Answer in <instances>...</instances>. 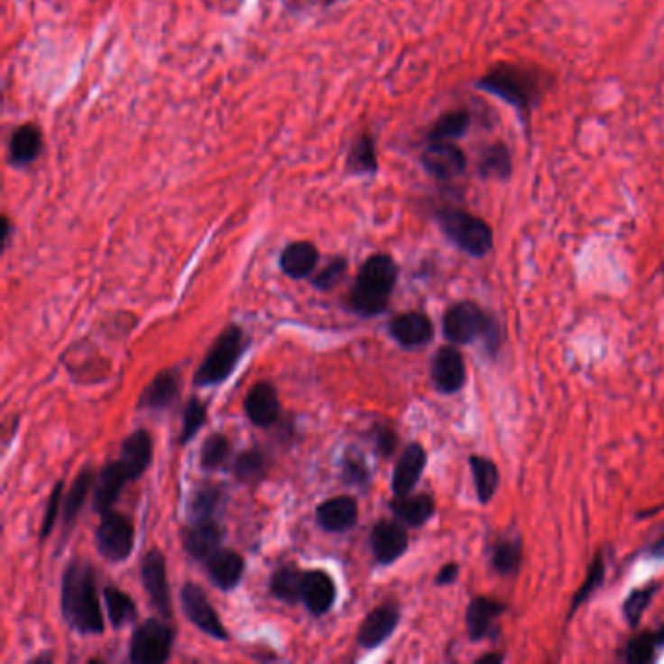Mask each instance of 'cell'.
I'll return each mask as SVG.
<instances>
[{"label": "cell", "instance_id": "43", "mask_svg": "<svg viewBox=\"0 0 664 664\" xmlns=\"http://www.w3.org/2000/svg\"><path fill=\"white\" fill-rule=\"evenodd\" d=\"M341 479L351 487H366L371 484V468L361 454L347 452L341 460Z\"/></svg>", "mask_w": 664, "mask_h": 664}, {"label": "cell", "instance_id": "5", "mask_svg": "<svg viewBox=\"0 0 664 664\" xmlns=\"http://www.w3.org/2000/svg\"><path fill=\"white\" fill-rule=\"evenodd\" d=\"M435 218L442 235L464 254L479 260L493 250V230L484 218L456 207L438 208Z\"/></svg>", "mask_w": 664, "mask_h": 664}, {"label": "cell", "instance_id": "50", "mask_svg": "<svg viewBox=\"0 0 664 664\" xmlns=\"http://www.w3.org/2000/svg\"><path fill=\"white\" fill-rule=\"evenodd\" d=\"M503 660H505V657H503L501 653H485L484 657H479L475 662L477 664H501Z\"/></svg>", "mask_w": 664, "mask_h": 664}, {"label": "cell", "instance_id": "3", "mask_svg": "<svg viewBox=\"0 0 664 664\" xmlns=\"http://www.w3.org/2000/svg\"><path fill=\"white\" fill-rule=\"evenodd\" d=\"M398 282V265L388 254H374L363 263L349 292V309L363 318L386 312L393 287Z\"/></svg>", "mask_w": 664, "mask_h": 664}, {"label": "cell", "instance_id": "27", "mask_svg": "<svg viewBox=\"0 0 664 664\" xmlns=\"http://www.w3.org/2000/svg\"><path fill=\"white\" fill-rule=\"evenodd\" d=\"M522 536L507 532L491 546V567L501 576H516L522 567Z\"/></svg>", "mask_w": 664, "mask_h": 664}, {"label": "cell", "instance_id": "32", "mask_svg": "<svg viewBox=\"0 0 664 664\" xmlns=\"http://www.w3.org/2000/svg\"><path fill=\"white\" fill-rule=\"evenodd\" d=\"M302 585L304 573L297 565H282L273 573L269 590L277 600L287 602V604H297L299 600H302Z\"/></svg>", "mask_w": 664, "mask_h": 664}, {"label": "cell", "instance_id": "14", "mask_svg": "<svg viewBox=\"0 0 664 664\" xmlns=\"http://www.w3.org/2000/svg\"><path fill=\"white\" fill-rule=\"evenodd\" d=\"M371 549L378 565L396 563L410 548V536L405 524L396 521H378L371 530Z\"/></svg>", "mask_w": 664, "mask_h": 664}, {"label": "cell", "instance_id": "9", "mask_svg": "<svg viewBox=\"0 0 664 664\" xmlns=\"http://www.w3.org/2000/svg\"><path fill=\"white\" fill-rule=\"evenodd\" d=\"M181 608L186 612L188 620L197 627V630L211 635L218 641H226L228 632L226 627L220 622L217 610L208 602L203 588L195 583H186L181 588Z\"/></svg>", "mask_w": 664, "mask_h": 664}, {"label": "cell", "instance_id": "16", "mask_svg": "<svg viewBox=\"0 0 664 664\" xmlns=\"http://www.w3.org/2000/svg\"><path fill=\"white\" fill-rule=\"evenodd\" d=\"M392 339L403 349H417L433 341L435 327L430 318L423 312H403L392 318L388 326Z\"/></svg>", "mask_w": 664, "mask_h": 664}, {"label": "cell", "instance_id": "13", "mask_svg": "<svg viewBox=\"0 0 664 664\" xmlns=\"http://www.w3.org/2000/svg\"><path fill=\"white\" fill-rule=\"evenodd\" d=\"M509 610L505 602L491 596H475L468 610H466V627H468L470 641H485V639L497 637L499 618Z\"/></svg>", "mask_w": 664, "mask_h": 664}, {"label": "cell", "instance_id": "30", "mask_svg": "<svg viewBox=\"0 0 664 664\" xmlns=\"http://www.w3.org/2000/svg\"><path fill=\"white\" fill-rule=\"evenodd\" d=\"M43 146L42 131L33 123L18 127L10 139V160L16 166H26L40 156Z\"/></svg>", "mask_w": 664, "mask_h": 664}, {"label": "cell", "instance_id": "46", "mask_svg": "<svg viewBox=\"0 0 664 664\" xmlns=\"http://www.w3.org/2000/svg\"><path fill=\"white\" fill-rule=\"evenodd\" d=\"M63 489H65V484L63 482H57V485L51 491V495H49L47 509H45L43 521H42V530H40V540H42V542H43V540H47L49 534L53 532V526H55V521H57L59 509H60V497H63Z\"/></svg>", "mask_w": 664, "mask_h": 664}, {"label": "cell", "instance_id": "8", "mask_svg": "<svg viewBox=\"0 0 664 664\" xmlns=\"http://www.w3.org/2000/svg\"><path fill=\"white\" fill-rule=\"evenodd\" d=\"M96 546L107 561H125L134 548V526L131 519L114 509L104 512L96 528Z\"/></svg>", "mask_w": 664, "mask_h": 664}, {"label": "cell", "instance_id": "4", "mask_svg": "<svg viewBox=\"0 0 664 664\" xmlns=\"http://www.w3.org/2000/svg\"><path fill=\"white\" fill-rule=\"evenodd\" d=\"M442 334L454 346L484 341L489 355H497L503 346V327L495 316L472 300H460L450 306L442 316Z\"/></svg>", "mask_w": 664, "mask_h": 664}, {"label": "cell", "instance_id": "22", "mask_svg": "<svg viewBox=\"0 0 664 664\" xmlns=\"http://www.w3.org/2000/svg\"><path fill=\"white\" fill-rule=\"evenodd\" d=\"M127 482L131 479L119 460L106 464L94 482V511L100 514L112 511Z\"/></svg>", "mask_w": 664, "mask_h": 664}, {"label": "cell", "instance_id": "23", "mask_svg": "<svg viewBox=\"0 0 664 664\" xmlns=\"http://www.w3.org/2000/svg\"><path fill=\"white\" fill-rule=\"evenodd\" d=\"M316 519L327 532H347L359 521V507H356V501L353 497H334L319 503L316 509Z\"/></svg>", "mask_w": 664, "mask_h": 664}, {"label": "cell", "instance_id": "20", "mask_svg": "<svg viewBox=\"0 0 664 664\" xmlns=\"http://www.w3.org/2000/svg\"><path fill=\"white\" fill-rule=\"evenodd\" d=\"M337 598V588L331 576L322 571H306L304 573V585H302V602L306 610L312 616L319 618L334 608V602Z\"/></svg>", "mask_w": 664, "mask_h": 664}, {"label": "cell", "instance_id": "21", "mask_svg": "<svg viewBox=\"0 0 664 664\" xmlns=\"http://www.w3.org/2000/svg\"><path fill=\"white\" fill-rule=\"evenodd\" d=\"M180 396V374L176 368L158 373L139 398V408L144 411H166Z\"/></svg>", "mask_w": 664, "mask_h": 664}, {"label": "cell", "instance_id": "12", "mask_svg": "<svg viewBox=\"0 0 664 664\" xmlns=\"http://www.w3.org/2000/svg\"><path fill=\"white\" fill-rule=\"evenodd\" d=\"M141 579L144 585L146 595H149L151 606L160 613V618H171V600L168 588V575H166V558L160 549H151L146 553L141 563Z\"/></svg>", "mask_w": 664, "mask_h": 664}, {"label": "cell", "instance_id": "35", "mask_svg": "<svg viewBox=\"0 0 664 664\" xmlns=\"http://www.w3.org/2000/svg\"><path fill=\"white\" fill-rule=\"evenodd\" d=\"M604 581H606V556L598 549L595 559L590 561V565H588L583 585L579 586V590H576V593L571 598V606H569V612H567V622L575 616L576 610H579L583 604H586V600L593 596L602 585H604Z\"/></svg>", "mask_w": 664, "mask_h": 664}, {"label": "cell", "instance_id": "24", "mask_svg": "<svg viewBox=\"0 0 664 664\" xmlns=\"http://www.w3.org/2000/svg\"><path fill=\"white\" fill-rule=\"evenodd\" d=\"M119 462L125 468L131 482L143 477L152 462V437L144 429H137L121 445Z\"/></svg>", "mask_w": 664, "mask_h": 664}, {"label": "cell", "instance_id": "36", "mask_svg": "<svg viewBox=\"0 0 664 664\" xmlns=\"http://www.w3.org/2000/svg\"><path fill=\"white\" fill-rule=\"evenodd\" d=\"M472 125V115L468 109H452L442 114L429 131V141H456L468 133Z\"/></svg>", "mask_w": 664, "mask_h": 664}, {"label": "cell", "instance_id": "51", "mask_svg": "<svg viewBox=\"0 0 664 664\" xmlns=\"http://www.w3.org/2000/svg\"><path fill=\"white\" fill-rule=\"evenodd\" d=\"M10 235H12V226L8 223V218H5V248H6L8 242H10Z\"/></svg>", "mask_w": 664, "mask_h": 664}, {"label": "cell", "instance_id": "42", "mask_svg": "<svg viewBox=\"0 0 664 664\" xmlns=\"http://www.w3.org/2000/svg\"><path fill=\"white\" fill-rule=\"evenodd\" d=\"M230 440L225 435H211L201 448V468L207 472H215L225 468V464L230 458Z\"/></svg>", "mask_w": 664, "mask_h": 664}, {"label": "cell", "instance_id": "10", "mask_svg": "<svg viewBox=\"0 0 664 664\" xmlns=\"http://www.w3.org/2000/svg\"><path fill=\"white\" fill-rule=\"evenodd\" d=\"M466 380L468 371L460 349L454 346L440 347L430 361V383L435 390L445 396H454L466 386Z\"/></svg>", "mask_w": 664, "mask_h": 664}, {"label": "cell", "instance_id": "38", "mask_svg": "<svg viewBox=\"0 0 664 664\" xmlns=\"http://www.w3.org/2000/svg\"><path fill=\"white\" fill-rule=\"evenodd\" d=\"M660 590V583H649L639 588H633L630 595L625 596L623 604H622V613L625 623L635 630V627L641 623L645 610L650 606V602L657 596V593Z\"/></svg>", "mask_w": 664, "mask_h": 664}, {"label": "cell", "instance_id": "31", "mask_svg": "<svg viewBox=\"0 0 664 664\" xmlns=\"http://www.w3.org/2000/svg\"><path fill=\"white\" fill-rule=\"evenodd\" d=\"M470 470H472V477H474V487H475V497L482 505H489L493 501L499 484H501V474L497 464L485 458V456H470Z\"/></svg>", "mask_w": 664, "mask_h": 664}, {"label": "cell", "instance_id": "37", "mask_svg": "<svg viewBox=\"0 0 664 664\" xmlns=\"http://www.w3.org/2000/svg\"><path fill=\"white\" fill-rule=\"evenodd\" d=\"M104 602H106V608H107L109 623H112L115 630H119V627L137 620V613H139L137 604H134L133 598L127 593H123V590H119L115 586H106L104 588Z\"/></svg>", "mask_w": 664, "mask_h": 664}, {"label": "cell", "instance_id": "6", "mask_svg": "<svg viewBox=\"0 0 664 664\" xmlns=\"http://www.w3.org/2000/svg\"><path fill=\"white\" fill-rule=\"evenodd\" d=\"M248 347V339L244 336V329L240 326H228L223 334H220L213 347L208 349L205 361L197 368L193 376L195 386H217L223 384L230 374L236 371V366L242 359V355Z\"/></svg>", "mask_w": 664, "mask_h": 664}, {"label": "cell", "instance_id": "15", "mask_svg": "<svg viewBox=\"0 0 664 664\" xmlns=\"http://www.w3.org/2000/svg\"><path fill=\"white\" fill-rule=\"evenodd\" d=\"M400 618H401L400 606L393 604V602H386V604L374 608L361 623L359 635H356V643L366 650L386 643L393 635V632H396Z\"/></svg>", "mask_w": 664, "mask_h": 664}, {"label": "cell", "instance_id": "41", "mask_svg": "<svg viewBox=\"0 0 664 664\" xmlns=\"http://www.w3.org/2000/svg\"><path fill=\"white\" fill-rule=\"evenodd\" d=\"M659 643L655 632H641L633 635L623 647V660L627 664H650L657 660Z\"/></svg>", "mask_w": 664, "mask_h": 664}, {"label": "cell", "instance_id": "40", "mask_svg": "<svg viewBox=\"0 0 664 664\" xmlns=\"http://www.w3.org/2000/svg\"><path fill=\"white\" fill-rule=\"evenodd\" d=\"M232 472H235L238 482L254 484L260 482L267 474V458L260 448H252L238 454L235 464H232Z\"/></svg>", "mask_w": 664, "mask_h": 664}, {"label": "cell", "instance_id": "1", "mask_svg": "<svg viewBox=\"0 0 664 664\" xmlns=\"http://www.w3.org/2000/svg\"><path fill=\"white\" fill-rule=\"evenodd\" d=\"M60 612L78 633L100 635L106 630L100 598L96 588V569L90 561L75 559L65 569L60 583Z\"/></svg>", "mask_w": 664, "mask_h": 664}, {"label": "cell", "instance_id": "44", "mask_svg": "<svg viewBox=\"0 0 664 664\" xmlns=\"http://www.w3.org/2000/svg\"><path fill=\"white\" fill-rule=\"evenodd\" d=\"M207 423V405L201 403L197 398H191L183 411V421H181V435H180V445H188V442L199 433V429Z\"/></svg>", "mask_w": 664, "mask_h": 664}, {"label": "cell", "instance_id": "19", "mask_svg": "<svg viewBox=\"0 0 664 664\" xmlns=\"http://www.w3.org/2000/svg\"><path fill=\"white\" fill-rule=\"evenodd\" d=\"M244 410L245 417L255 425V427H272L279 421L281 415V403L277 390L272 383H257L244 400Z\"/></svg>", "mask_w": 664, "mask_h": 664}, {"label": "cell", "instance_id": "39", "mask_svg": "<svg viewBox=\"0 0 664 664\" xmlns=\"http://www.w3.org/2000/svg\"><path fill=\"white\" fill-rule=\"evenodd\" d=\"M347 170L353 174H376V143L371 134H363V137L355 141L347 156Z\"/></svg>", "mask_w": 664, "mask_h": 664}, {"label": "cell", "instance_id": "33", "mask_svg": "<svg viewBox=\"0 0 664 664\" xmlns=\"http://www.w3.org/2000/svg\"><path fill=\"white\" fill-rule=\"evenodd\" d=\"M94 482H96V477H94L92 468H88V466H86V468L77 475L75 482H72L69 493L65 497V505H63V526L67 528V530H70V528L75 526L77 516L80 514L86 499H88L90 489H94Z\"/></svg>", "mask_w": 664, "mask_h": 664}, {"label": "cell", "instance_id": "18", "mask_svg": "<svg viewBox=\"0 0 664 664\" xmlns=\"http://www.w3.org/2000/svg\"><path fill=\"white\" fill-rule=\"evenodd\" d=\"M427 468V450L420 442H411L401 452L400 460L393 466L392 474V491L396 497L410 495L420 484V479Z\"/></svg>", "mask_w": 664, "mask_h": 664}, {"label": "cell", "instance_id": "2", "mask_svg": "<svg viewBox=\"0 0 664 664\" xmlns=\"http://www.w3.org/2000/svg\"><path fill=\"white\" fill-rule=\"evenodd\" d=\"M477 88L507 102L521 114L528 125L530 115L544 94V78L538 69L514 63H501L477 80Z\"/></svg>", "mask_w": 664, "mask_h": 664}, {"label": "cell", "instance_id": "48", "mask_svg": "<svg viewBox=\"0 0 664 664\" xmlns=\"http://www.w3.org/2000/svg\"><path fill=\"white\" fill-rule=\"evenodd\" d=\"M458 576H460V567H458V563L450 561V563H447V565H442L440 571H438V573H437V576H435V583H437L438 586H448V585H452V583H456V581H458Z\"/></svg>", "mask_w": 664, "mask_h": 664}, {"label": "cell", "instance_id": "47", "mask_svg": "<svg viewBox=\"0 0 664 664\" xmlns=\"http://www.w3.org/2000/svg\"><path fill=\"white\" fill-rule=\"evenodd\" d=\"M400 437L393 429L390 427H380L374 433V450L380 458H390L393 452L398 450Z\"/></svg>", "mask_w": 664, "mask_h": 664}, {"label": "cell", "instance_id": "7", "mask_svg": "<svg viewBox=\"0 0 664 664\" xmlns=\"http://www.w3.org/2000/svg\"><path fill=\"white\" fill-rule=\"evenodd\" d=\"M162 620L151 618L133 632L129 657L134 664H162L170 659L174 647V630Z\"/></svg>", "mask_w": 664, "mask_h": 664}, {"label": "cell", "instance_id": "29", "mask_svg": "<svg viewBox=\"0 0 664 664\" xmlns=\"http://www.w3.org/2000/svg\"><path fill=\"white\" fill-rule=\"evenodd\" d=\"M226 491L223 485L203 484L193 491L188 505L189 522H205L215 521V516L225 507Z\"/></svg>", "mask_w": 664, "mask_h": 664}, {"label": "cell", "instance_id": "52", "mask_svg": "<svg viewBox=\"0 0 664 664\" xmlns=\"http://www.w3.org/2000/svg\"><path fill=\"white\" fill-rule=\"evenodd\" d=\"M655 637H657L659 647H662V649H664V625H662V627H659V630L655 632Z\"/></svg>", "mask_w": 664, "mask_h": 664}, {"label": "cell", "instance_id": "17", "mask_svg": "<svg viewBox=\"0 0 664 664\" xmlns=\"http://www.w3.org/2000/svg\"><path fill=\"white\" fill-rule=\"evenodd\" d=\"M225 530L217 521L205 522H189L181 530V544L188 556L195 561H207L220 549L223 544Z\"/></svg>", "mask_w": 664, "mask_h": 664}, {"label": "cell", "instance_id": "28", "mask_svg": "<svg viewBox=\"0 0 664 664\" xmlns=\"http://www.w3.org/2000/svg\"><path fill=\"white\" fill-rule=\"evenodd\" d=\"M319 252L312 242H292L281 254L279 265L290 279H306L314 273Z\"/></svg>", "mask_w": 664, "mask_h": 664}, {"label": "cell", "instance_id": "34", "mask_svg": "<svg viewBox=\"0 0 664 664\" xmlns=\"http://www.w3.org/2000/svg\"><path fill=\"white\" fill-rule=\"evenodd\" d=\"M479 176L484 180H509L512 171V158L505 143H495L487 146L477 164Z\"/></svg>", "mask_w": 664, "mask_h": 664}, {"label": "cell", "instance_id": "26", "mask_svg": "<svg viewBox=\"0 0 664 664\" xmlns=\"http://www.w3.org/2000/svg\"><path fill=\"white\" fill-rule=\"evenodd\" d=\"M390 509L401 524L408 528H421L435 516L437 503L430 493H410L393 499L390 503Z\"/></svg>", "mask_w": 664, "mask_h": 664}, {"label": "cell", "instance_id": "49", "mask_svg": "<svg viewBox=\"0 0 664 664\" xmlns=\"http://www.w3.org/2000/svg\"><path fill=\"white\" fill-rule=\"evenodd\" d=\"M645 556L650 559H664V532L645 548Z\"/></svg>", "mask_w": 664, "mask_h": 664}, {"label": "cell", "instance_id": "11", "mask_svg": "<svg viewBox=\"0 0 664 664\" xmlns=\"http://www.w3.org/2000/svg\"><path fill=\"white\" fill-rule=\"evenodd\" d=\"M421 164L427 174L448 181L464 174L468 168V158L454 141H429L421 154Z\"/></svg>", "mask_w": 664, "mask_h": 664}, {"label": "cell", "instance_id": "25", "mask_svg": "<svg viewBox=\"0 0 664 664\" xmlns=\"http://www.w3.org/2000/svg\"><path fill=\"white\" fill-rule=\"evenodd\" d=\"M208 579L220 590L236 588L244 576L245 561L235 549L220 548L217 553L205 561Z\"/></svg>", "mask_w": 664, "mask_h": 664}, {"label": "cell", "instance_id": "45", "mask_svg": "<svg viewBox=\"0 0 664 664\" xmlns=\"http://www.w3.org/2000/svg\"><path fill=\"white\" fill-rule=\"evenodd\" d=\"M346 273H347V260H346V257L337 255V257H334V260H331V262L322 269V272H318V273L312 277V285H314V289H318V290L327 292V290L336 289V287L339 285L341 279L346 277Z\"/></svg>", "mask_w": 664, "mask_h": 664}]
</instances>
